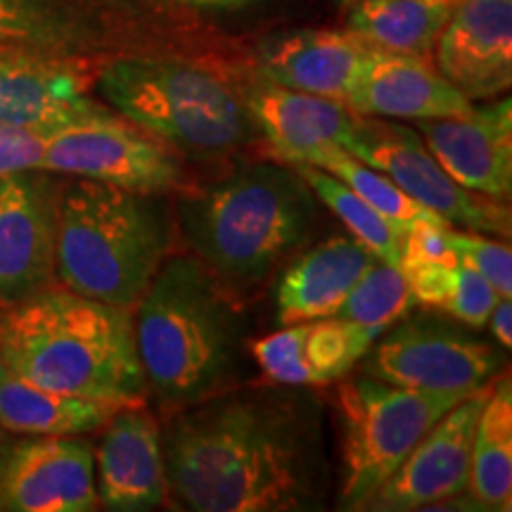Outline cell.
I'll return each instance as SVG.
<instances>
[{
    "mask_svg": "<svg viewBox=\"0 0 512 512\" xmlns=\"http://www.w3.org/2000/svg\"><path fill=\"white\" fill-rule=\"evenodd\" d=\"M169 223L152 195L62 176L55 280L81 297L136 309L169 252Z\"/></svg>",
    "mask_w": 512,
    "mask_h": 512,
    "instance_id": "4",
    "label": "cell"
},
{
    "mask_svg": "<svg viewBox=\"0 0 512 512\" xmlns=\"http://www.w3.org/2000/svg\"><path fill=\"white\" fill-rule=\"evenodd\" d=\"M181 221L211 273L233 285H254L309 238L316 202L292 166L252 164L185 197Z\"/></svg>",
    "mask_w": 512,
    "mask_h": 512,
    "instance_id": "5",
    "label": "cell"
},
{
    "mask_svg": "<svg viewBox=\"0 0 512 512\" xmlns=\"http://www.w3.org/2000/svg\"><path fill=\"white\" fill-rule=\"evenodd\" d=\"M486 396L489 384L470 392L441 415L399 470L370 498L366 510H422L465 494L470 482L472 441Z\"/></svg>",
    "mask_w": 512,
    "mask_h": 512,
    "instance_id": "14",
    "label": "cell"
},
{
    "mask_svg": "<svg viewBox=\"0 0 512 512\" xmlns=\"http://www.w3.org/2000/svg\"><path fill=\"white\" fill-rule=\"evenodd\" d=\"M119 406L114 401L41 387L0 363V430L10 434L83 437L102 430Z\"/></svg>",
    "mask_w": 512,
    "mask_h": 512,
    "instance_id": "24",
    "label": "cell"
},
{
    "mask_svg": "<svg viewBox=\"0 0 512 512\" xmlns=\"http://www.w3.org/2000/svg\"><path fill=\"white\" fill-rule=\"evenodd\" d=\"M0 363L57 392L143 403L133 311L62 285L0 311Z\"/></svg>",
    "mask_w": 512,
    "mask_h": 512,
    "instance_id": "2",
    "label": "cell"
},
{
    "mask_svg": "<svg viewBox=\"0 0 512 512\" xmlns=\"http://www.w3.org/2000/svg\"><path fill=\"white\" fill-rule=\"evenodd\" d=\"M491 332H494L498 347L508 351L512 347V306H510V297H501L491 311L489 323Z\"/></svg>",
    "mask_w": 512,
    "mask_h": 512,
    "instance_id": "34",
    "label": "cell"
},
{
    "mask_svg": "<svg viewBox=\"0 0 512 512\" xmlns=\"http://www.w3.org/2000/svg\"><path fill=\"white\" fill-rule=\"evenodd\" d=\"M112 41L93 0H0V46L95 60Z\"/></svg>",
    "mask_w": 512,
    "mask_h": 512,
    "instance_id": "22",
    "label": "cell"
},
{
    "mask_svg": "<svg viewBox=\"0 0 512 512\" xmlns=\"http://www.w3.org/2000/svg\"><path fill=\"white\" fill-rule=\"evenodd\" d=\"M368 351L363 373L396 387L470 394L501 370V354L456 323L437 316L401 318Z\"/></svg>",
    "mask_w": 512,
    "mask_h": 512,
    "instance_id": "10",
    "label": "cell"
},
{
    "mask_svg": "<svg viewBox=\"0 0 512 512\" xmlns=\"http://www.w3.org/2000/svg\"><path fill=\"white\" fill-rule=\"evenodd\" d=\"M290 162H309L313 166H320L328 174L339 178L349 190H354L363 202H368L377 214H382L396 233L403 235L413 221H444L430 209H425L422 204L403 192L392 178L384 176L382 171L373 169L366 162L351 155L349 150H344L342 145L332 143L316 147V150L304 152L302 157L290 159ZM446 223V221H444Z\"/></svg>",
    "mask_w": 512,
    "mask_h": 512,
    "instance_id": "28",
    "label": "cell"
},
{
    "mask_svg": "<svg viewBox=\"0 0 512 512\" xmlns=\"http://www.w3.org/2000/svg\"><path fill=\"white\" fill-rule=\"evenodd\" d=\"M41 169L110 183L138 195L162 197L188 190L174 150L117 112L57 128L43 152Z\"/></svg>",
    "mask_w": 512,
    "mask_h": 512,
    "instance_id": "9",
    "label": "cell"
},
{
    "mask_svg": "<svg viewBox=\"0 0 512 512\" xmlns=\"http://www.w3.org/2000/svg\"><path fill=\"white\" fill-rule=\"evenodd\" d=\"M95 86L119 117L185 152L230 150L252 128L228 83L181 60L114 57L100 64Z\"/></svg>",
    "mask_w": 512,
    "mask_h": 512,
    "instance_id": "6",
    "label": "cell"
},
{
    "mask_svg": "<svg viewBox=\"0 0 512 512\" xmlns=\"http://www.w3.org/2000/svg\"><path fill=\"white\" fill-rule=\"evenodd\" d=\"M95 62L0 46V124L67 126L112 114L88 95L100 69Z\"/></svg>",
    "mask_w": 512,
    "mask_h": 512,
    "instance_id": "13",
    "label": "cell"
},
{
    "mask_svg": "<svg viewBox=\"0 0 512 512\" xmlns=\"http://www.w3.org/2000/svg\"><path fill=\"white\" fill-rule=\"evenodd\" d=\"M403 278L411 287L415 304L448 313L467 328L482 330L501 294L482 275L463 264H422L401 261Z\"/></svg>",
    "mask_w": 512,
    "mask_h": 512,
    "instance_id": "27",
    "label": "cell"
},
{
    "mask_svg": "<svg viewBox=\"0 0 512 512\" xmlns=\"http://www.w3.org/2000/svg\"><path fill=\"white\" fill-rule=\"evenodd\" d=\"M444 221H413L401 235V261L422 264H458L446 235ZM399 261V264H401Z\"/></svg>",
    "mask_w": 512,
    "mask_h": 512,
    "instance_id": "33",
    "label": "cell"
},
{
    "mask_svg": "<svg viewBox=\"0 0 512 512\" xmlns=\"http://www.w3.org/2000/svg\"><path fill=\"white\" fill-rule=\"evenodd\" d=\"M465 396L396 387L368 373L344 375L337 389L342 425L339 508L366 510L420 439Z\"/></svg>",
    "mask_w": 512,
    "mask_h": 512,
    "instance_id": "7",
    "label": "cell"
},
{
    "mask_svg": "<svg viewBox=\"0 0 512 512\" xmlns=\"http://www.w3.org/2000/svg\"><path fill=\"white\" fill-rule=\"evenodd\" d=\"M133 323L147 389L164 406H190L238 377V323L200 259L164 261L138 299Z\"/></svg>",
    "mask_w": 512,
    "mask_h": 512,
    "instance_id": "3",
    "label": "cell"
},
{
    "mask_svg": "<svg viewBox=\"0 0 512 512\" xmlns=\"http://www.w3.org/2000/svg\"><path fill=\"white\" fill-rule=\"evenodd\" d=\"M95 448L83 437L24 439L0 446V512H91Z\"/></svg>",
    "mask_w": 512,
    "mask_h": 512,
    "instance_id": "12",
    "label": "cell"
},
{
    "mask_svg": "<svg viewBox=\"0 0 512 512\" xmlns=\"http://www.w3.org/2000/svg\"><path fill=\"white\" fill-rule=\"evenodd\" d=\"M342 147L392 178L411 200L434 211L448 226L510 235V209L453 181L415 128L356 114V124Z\"/></svg>",
    "mask_w": 512,
    "mask_h": 512,
    "instance_id": "8",
    "label": "cell"
},
{
    "mask_svg": "<svg viewBox=\"0 0 512 512\" xmlns=\"http://www.w3.org/2000/svg\"><path fill=\"white\" fill-rule=\"evenodd\" d=\"M434 64L470 102L512 86V0H460L434 46Z\"/></svg>",
    "mask_w": 512,
    "mask_h": 512,
    "instance_id": "16",
    "label": "cell"
},
{
    "mask_svg": "<svg viewBox=\"0 0 512 512\" xmlns=\"http://www.w3.org/2000/svg\"><path fill=\"white\" fill-rule=\"evenodd\" d=\"M57 128L0 124V176L41 169L43 152Z\"/></svg>",
    "mask_w": 512,
    "mask_h": 512,
    "instance_id": "32",
    "label": "cell"
},
{
    "mask_svg": "<svg viewBox=\"0 0 512 512\" xmlns=\"http://www.w3.org/2000/svg\"><path fill=\"white\" fill-rule=\"evenodd\" d=\"M380 261L354 238L320 242L287 268L278 285V320L283 325L335 316L361 275Z\"/></svg>",
    "mask_w": 512,
    "mask_h": 512,
    "instance_id": "23",
    "label": "cell"
},
{
    "mask_svg": "<svg viewBox=\"0 0 512 512\" xmlns=\"http://www.w3.org/2000/svg\"><path fill=\"white\" fill-rule=\"evenodd\" d=\"M415 306V297L403 278L401 268L375 261L361 280L351 287L335 311V318L351 320L358 325L389 330L394 323L408 316Z\"/></svg>",
    "mask_w": 512,
    "mask_h": 512,
    "instance_id": "30",
    "label": "cell"
},
{
    "mask_svg": "<svg viewBox=\"0 0 512 512\" xmlns=\"http://www.w3.org/2000/svg\"><path fill=\"white\" fill-rule=\"evenodd\" d=\"M446 235L458 264L482 275L501 297H512V252L508 242L489 240L475 230L453 226L446 228Z\"/></svg>",
    "mask_w": 512,
    "mask_h": 512,
    "instance_id": "31",
    "label": "cell"
},
{
    "mask_svg": "<svg viewBox=\"0 0 512 512\" xmlns=\"http://www.w3.org/2000/svg\"><path fill=\"white\" fill-rule=\"evenodd\" d=\"M166 3L183 5V8L195 10H240L252 3H259V0H166Z\"/></svg>",
    "mask_w": 512,
    "mask_h": 512,
    "instance_id": "35",
    "label": "cell"
},
{
    "mask_svg": "<svg viewBox=\"0 0 512 512\" xmlns=\"http://www.w3.org/2000/svg\"><path fill=\"white\" fill-rule=\"evenodd\" d=\"M339 5H351V3H356V0H337Z\"/></svg>",
    "mask_w": 512,
    "mask_h": 512,
    "instance_id": "36",
    "label": "cell"
},
{
    "mask_svg": "<svg viewBox=\"0 0 512 512\" xmlns=\"http://www.w3.org/2000/svg\"><path fill=\"white\" fill-rule=\"evenodd\" d=\"M95 489L114 512L155 510L166 498L162 430L143 403H126L105 425L95 451Z\"/></svg>",
    "mask_w": 512,
    "mask_h": 512,
    "instance_id": "18",
    "label": "cell"
},
{
    "mask_svg": "<svg viewBox=\"0 0 512 512\" xmlns=\"http://www.w3.org/2000/svg\"><path fill=\"white\" fill-rule=\"evenodd\" d=\"M458 3L460 0H356L349 5L347 29L377 50L430 60Z\"/></svg>",
    "mask_w": 512,
    "mask_h": 512,
    "instance_id": "25",
    "label": "cell"
},
{
    "mask_svg": "<svg viewBox=\"0 0 512 512\" xmlns=\"http://www.w3.org/2000/svg\"><path fill=\"white\" fill-rule=\"evenodd\" d=\"M415 131L463 188L505 202L512 190V102L503 98L460 117L415 121Z\"/></svg>",
    "mask_w": 512,
    "mask_h": 512,
    "instance_id": "15",
    "label": "cell"
},
{
    "mask_svg": "<svg viewBox=\"0 0 512 512\" xmlns=\"http://www.w3.org/2000/svg\"><path fill=\"white\" fill-rule=\"evenodd\" d=\"M384 330L344 318L285 325L252 344V356L268 380L283 387H323L349 375Z\"/></svg>",
    "mask_w": 512,
    "mask_h": 512,
    "instance_id": "17",
    "label": "cell"
},
{
    "mask_svg": "<svg viewBox=\"0 0 512 512\" xmlns=\"http://www.w3.org/2000/svg\"><path fill=\"white\" fill-rule=\"evenodd\" d=\"M297 171V176L316 192L318 200L337 216L356 242H361L368 252H373L384 264L399 266L401 261V235L384 219L382 214L363 202L354 190H349L339 178L328 174L320 166L309 162H285Z\"/></svg>",
    "mask_w": 512,
    "mask_h": 512,
    "instance_id": "29",
    "label": "cell"
},
{
    "mask_svg": "<svg viewBox=\"0 0 512 512\" xmlns=\"http://www.w3.org/2000/svg\"><path fill=\"white\" fill-rule=\"evenodd\" d=\"M344 105L363 117L394 121L460 117L475 107L427 57L377 48L368 53Z\"/></svg>",
    "mask_w": 512,
    "mask_h": 512,
    "instance_id": "19",
    "label": "cell"
},
{
    "mask_svg": "<svg viewBox=\"0 0 512 512\" xmlns=\"http://www.w3.org/2000/svg\"><path fill=\"white\" fill-rule=\"evenodd\" d=\"M60 183L46 169L0 176V311L57 285Z\"/></svg>",
    "mask_w": 512,
    "mask_h": 512,
    "instance_id": "11",
    "label": "cell"
},
{
    "mask_svg": "<svg viewBox=\"0 0 512 512\" xmlns=\"http://www.w3.org/2000/svg\"><path fill=\"white\" fill-rule=\"evenodd\" d=\"M242 105L278 162L323 145H342L356 124V112L344 102L278 86L264 76L247 88Z\"/></svg>",
    "mask_w": 512,
    "mask_h": 512,
    "instance_id": "21",
    "label": "cell"
},
{
    "mask_svg": "<svg viewBox=\"0 0 512 512\" xmlns=\"http://www.w3.org/2000/svg\"><path fill=\"white\" fill-rule=\"evenodd\" d=\"M467 491L486 510H510L512 503V387L510 375L489 384L472 441Z\"/></svg>",
    "mask_w": 512,
    "mask_h": 512,
    "instance_id": "26",
    "label": "cell"
},
{
    "mask_svg": "<svg viewBox=\"0 0 512 512\" xmlns=\"http://www.w3.org/2000/svg\"><path fill=\"white\" fill-rule=\"evenodd\" d=\"M166 491L192 512L325 508L328 458L316 401L259 389L176 408L162 434Z\"/></svg>",
    "mask_w": 512,
    "mask_h": 512,
    "instance_id": "1",
    "label": "cell"
},
{
    "mask_svg": "<svg viewBox=\"0 0 512 512\" xmlns=\"http://www.w3.org/2000/svg\"><path fill=\"white\" fill-rule=\"evenodd\" d=\"M370 50L349 29L290 31L261 43L259 74L278 86L344 102Z\"/></svg>",
    "mask_w": 512,
    "mask_h": 512,
    "instance_id": "20",
    "label": "cell"
}]
</instances>
